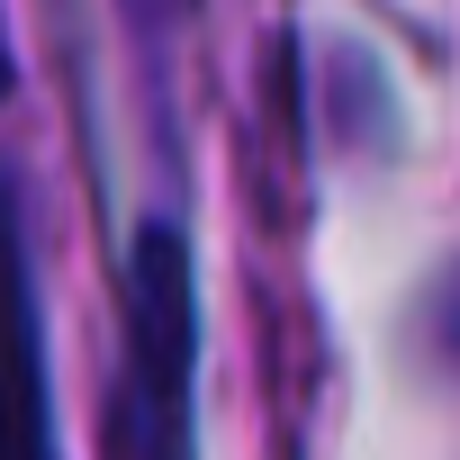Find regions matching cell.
Returning <instances> with one entry per match:
<instances>
[{"label":"cell","mask_w":460,"mask_h":460,"mask_svg":"<svg viewBox=\"0 0 460 460\" xmlns=\"http://www.w3.org/2000/svg\"><path fill=\"white\" fill-rule=\"evenodd\" d=\"M127 361L109 397V460H199L190 415H199V262L181 226H136L127 244Z\"/></svg>","instance_id":"6da1fadb"},{"label":"cell","mask_w":460,"mask_h":460,"mask_svg":"<svg viewBox=\"0 0 460 460\" xmlns=\"http://www.w3.org/2000/svg\"><path fill=\"white\" fill-rule=\"evenodd\" d=\"M0 460H64L55 451V388H46V307H37L10 172H0Z\"/></svg>","instance_id":"7a4b0ae2"},{"label":"cell","mask_w":460,"mask_h":460,"mask_svg":"<svg viewBox=\"0 0 460 460\" xmlns=\"http://www.w3.org/2000/svg\"><path fill=\"white\" fill-rule=\"evenodd\" d=\"M0 91H10V28H0Z\"/></svg>","instance_id":"3957f363"}]
</instances>
